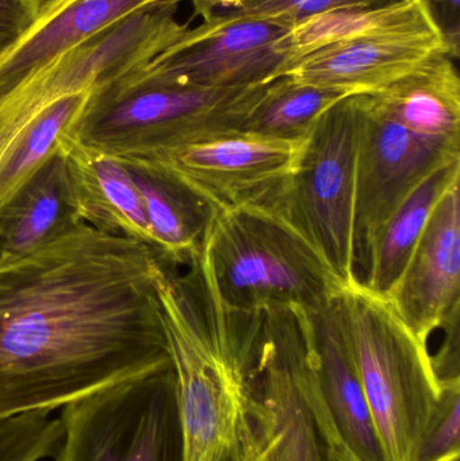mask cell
Instances as JSON below:
<instances>
[{
    "label": "cell",
    "instance_id": "4",
    "mask_svg": "<svg viewBox=\"0 0 460 461\" xmlns=\"http://www.w3.org/2000/svg\"><path fill=\"white\" fill-rule=\"evenodd\" d=\"M364 389L388 461H416L440 400L428 346L388 300L356 281L329 305Z\"/></svg>",
    "mask_w": 460,
    "mask_h": 461
},
{
    "label": "cell",
    "instance_id": "31",
    "mask_svg": "<svg viewBox=\"0 0 460 461\" xmlns=\"http://www.w3.org/2000/svg\"><path fill=\"white\" fill-rule=\"evenodd\" d=\"M331 457H332V461H338L337 459H335L334 456H332V455H331Z\"/></svg>",
    "mask_w": 460,
    "mask_h": 461
},
{
    "label": "cell",
    "instance_id": "26",
    "mask_svg": "<svg viewBox=\"0 0 460 461\" xmlns=\"http://www.w3.org/2000/svg\"><path fill=\"white\" fill-rule=\"evenodd\" d=\"M46 0H0V56L38 21Z\"/></svg>",
    "mask_w": 460,
    "mask_h": 461
},
{
    "label": "cell",
    "instance_id": "24",
    "mask_svg": "<svg viewBox=\"0 0 460 461\" xmlns=\"http://www.w3.org/2000/svg\"><path fill=\"white\" fill-rule=\"evenodd\" d=\"M203 21L261 19L293 27L332 11L370 7L393 0H191Z\"/></svg>",
    "mask_w": 460,
    "mask_h": 461
},
{
    "label": "cell",
    "instance_id": "12",
    "mask_svg": "<svg viewBox=\"0 0 460 461\" xmlns=\"http://www.w3.org/2000/svg\"><path fill=\"white\" fill-rule=\"evenodd\" d=\"M305 140L239 131L149 159L169 170L218 213L257 199L291 176Z\"/></svg>",
    "mask_w": 460,
    "mask_h": 461
},
{
    "label": "cell",
    "instance_id": "14",
    "mask_svg": "<svg viewBox=\"0 0 460 461\" xmlns=\"http://www.w3.org/2000/svg\"><path fill=\"white\" fill-rule=\"evenodd\" d=\"M437 54H448L437 27L389 30L311 51L293 62L286 75L348 96L370 95Z\"/></svg>",
    "mask_w": 460,
    "mask_h": 461
},
{
    "label": "cell",
    "instance_id": "3",
    "mask_svg": "<svg viewBox=\"0 0 460 461\" xmlns=\"http://www.w3.org/2000/svg\"><path fill=\"white\" fill-rule=\"evenodd\" d=\"M280 184L216 213L203 243L216 285L232 306L319 311L345 286L289 215Z\"/></svg>",
    "mask_w": 460,
    "mask_h": 461
},
{
    "label": "cell",
    "instance_id": "29",
    "mask_svg": "<svg viewBox=\"0 0 460 461\" xmlns=\"http://www.w3.org/2000/svg\"><path fill=\"white\" fill-rule=\"evenodd\" d=\"M459 320L460 316L455 317L443 328L446 339L442 348L435 357L431 355L432 366L440 384L460 381Z\"/></svg>",
    "mask_w": 460,
    "mask_h": 461
},
{
    "label": "cell",
    "instance_id": "19",
    "mask_svg": "<svg viewBox=\"0 0 460 461\" xmlns=\"http://www.w3.org/2000/svg\"><path fill=\"white\" fill-rule=\"evenodd\" d=\"M81 224L61 149L0 204V257H23Z\"/></svg>",
    "mask_w": 460,
    "mask_h": 461
},
{
    "label": "cell",
    "instance_id": "6",
    "mask_svg": "<svg viewBox=\"0 0 460 461\" xmlns=\"http://www.w3.org/2000/svg\"><path fill=\"white\" fill-rule=\"evenodd\" d=\"M359 118L358 95L329 108L280 184L289 215L345 287L359 279L354 246Z\"/></svg>",
    "mask_w": 460,
    "mask_h": 461
},
{
    "label": "cell",
    "instance_id": "32",
    "mask_svg": "<svg viewBox=\"0 0 460 461\" xmlns=\"http://www.w3.org/2000/svg\"><path fill=\"white\" fill-rule=\"evenodd\" d=\"M180 2H181V0H180Z\"/></svg>",
    "mask_w": 460,
    "mask_h": 461
},
{
    "label": "cell",
    "instance_id": "17",
    "mask_svg": "<svg viewBox=\"0 0 460 461\" xmlns=\"http://www.w3.org/2000/svg\"><path fill=\"white\" fill-rule=\"evenodd\" d=\"M137 184L156 251L170 265H189L199 252L215 211L153 159L116 157Z\"/></svg>",
    "mask_w": 460,
    "mask_h": 461
},
{
    "label": "cell",
    "instance_id": "13",
    "mask_svg": "<svg viewBox=\"0 0 460 461\" xmlns=\"http://www.w3.org/2000/svg\"><path fill=\"white\" fill-rule=\"evenodd\" d=\"M385 298L427 346L435 330L460 316V183L437 203L407 267Z\"/></svg>",
    "mask_w": 460,
    "mask_h": 461
},
{
    "label": "cell",
    "instance_id": "8",
    "mask_svg": "<svg viewBox=\"0 0 460 461\" xmlns=\"http://www.w3.org/2000/svg\"><path fill=\"white\" fill-rule=\"evenodd\" d=\"M358 97L354 246L356 267L365 271L389 219L432 173L460 161V143L412 131Z\"/></svg>",
    "mask_w": 460,
    "mask_h": 461
},
{
    "label": "cell",
    "instance_id": "20",
    "mask_svg": "<svg viewBox=\"0 0 460 461\" xmlns=\"http://www.w3.org/2000/svg\"><path fill=\"white\" fill-rule=\"evenodd\" d=\"M460 183V161L446 165L424 180L383 227L361 279L386 297L407 267L437 203Z\"/></svg>",
    "mask_w": 460,
    "mask_h": 461
},
{
    "label": "cell",
    "instance_id": "30",
    "mask_svg": "<svg viewBox=\"0 0 460 461\" xmlns=\"http://www.w3.org/2000/svg\"><path fill=\"white\" fill-rule=\"evenodd\" d=\"M246 461H257V459H256V456H254V454H251V456L248 457V459Z\"/></svg>",
    "mask_w": 460,
    "mask_h": 461
},
{
    "label": "cell",
    "instance_id": "5",
    "mask_svg": "<svg viewBox=\"0 0 460 461\" xmlns=\"http://www.w3.org/2000/svg\"><path fill=\"white\" fill-rule=\"evenodd\" d=\"M265 86H177L146 77L138 68L89 91L67 137L110 156L149 158L239 132Z\"/></svg>",
    "mask_w": 460,
    "mask_h": 461
},
{
    "label": "cell",
    "instance_id": "23",
    "mask_svg": "<svg viewBox=\"0 0 460 461\" xmlns=\"http://www.w3.org/2000/svg\"><path fill=\"white\" fill-rule=\"evenodd\" d=\"M89 92L61 97L43 108L0 157V204L7 202L59 149Z\"/></svg>",
    "mask_w": 460,
    "mask_h": 461
},
{
    "label": "cell",
    "instance_id": "9",
    "mask_svg": "<svg viewBox=\"0 0 460 461\" xmlns=\"http://www.w3.org/2000/svg\"><path fill=\"white\" fill-rule=\"evenodd\" d=\"M304 354L302 309H262L257 461H332L302 394Z\"/></svg>",
    "mask_w": 460,
    "mask_h": 461
},
{
    "label": "cell",
    "instance_id": "16",
    "mask_svg": "<svg viewBox=\"0 0 460 461\" xmlns=\"http://www.w3.org/2000/svg\"><path fill=\"white\" fill-rule=\"evenodd\" d=\"M61 153L78 221L110 235L135 239L154 249L145 203L126 165L67 135L61 138Z\"/></svg>",
    "mask_w": 460,
    "mask_h": 461
},
{
    "label": "cell",
    "instance_id": "2",
    "mask_svg": "<svg viewBox=\"0 0 460 461\" xmlns=\"http://www.w3.org/2000/svg\"><path fill=\"white\" fill-rule=\"evenodd\" d=\"M186 276L164 262L157 295L169 347L184 461H246L256 446L262 311L221 295L204 243Z\"/></svg>",
    "mask_w": 460,
    "mask_h": 461
},
{
    "label": "cell",
    "instance_id": "27",
    "mask_svg": "<svg viewBox=\"0 0 460 461\" xmlns=\"http://www.w3.org/2000/svg\"><path fill=\"white\" fill-rule=\"evenodd\" d=\"M447 46L448 56L459 59L460 0H421Z\"/></svg>",
    "mask_w": 460,
    "mask_h": 461
},
{
    "label": "cell",
    "instance_id": "21",
    "mask_svg": "<svg viewBox=\"0 0 460 461\" xmlns=\"http://www.w3.org/2000/svg\"><path fill=\"white\" fill-rule=\"evenodd\" d=\"M428 26L435 24L421 0H393L385 5L346 8L315 16L284 35L280 50L291 68L311 51L332 43L389 30Z\"/></svg>",
    "mask_w": 460,
    "mask_h": 461
},
{
    "label": "cell",
    "instance_id": "25",
    "mask_svg": "<svg viewBox=\"0 0 460 461\" xmlns=\"http://www.w3.org/2000/svg\"><path fill=\"white\" fill-rule=\"evenodd\" d=\"M440 386L439 403L421 438L416 461H459L460 381Z\"/></svg>",
    "mask_w": 460,
    "mask_h": 461
},
{
    "label": "cell",
    "instance_id": "1",
    "mask_svg": "<svg viewBox=\"0 0 460 461\" xmlns=\"http://www.w3.org/2000/svg\"><path fill=\"white\" fill-rule=\"evenodd\" d=\"M165 259L88 224L0 257V419L51 411L172 367L157 295Z\"/></svg>",
    "mask_w": 460,
    "mask_h": 461
},
{
    "label": "cell",
    "instance_id": "28",
    "mask_svg": "<svg viewBox=\"0 0 460 461\" xmlns=\"http://www.w3.org/2000/svg\"><path fill=\"white\" fill-rule=\"evenodd\" d=\"M42 110L30 107L15 95L0 103V157L10 148L19 132Z\"/></svg>",
    "mask_w": 460,
    "mask_h": 461
},
{
    "label": "cell",
    "instance_id": "15",
    "mask_svg": "<svg viewBox=\"0 0 460 461\" xmlns=\"http://www.w3.org/2000/svg\"><path fill=\"white\" fill-rule=\"evenodd\" d=\"M180 0H46L38 21L0 56V103L59 54L140 8Z\"/></svg>",
    "mask_w": 460,
    "mask_h": 461
},
{
    "label": "cell",
    "instance_id": "18",
    "mask_svg": "<svg viewBox=\"0 0 460 461\" xmlns=\"http://www.w3.org/2000/svg\"><path fill=\"white\" fill-rule=\"evenodd\" d=\"M362 96L373 111L412 131L460 143V77L448 54H437L386 88Z\"/></svg>",
    "mask_w": 460,
    "mask_h": 461
},
{
    "label": "cell",
    "instance_id": "10",
    "mask_svg": "<svg viewBox=\"0 0 460 461\" xmlns=\"http://www.w3.org/2000/svg\"><path fill=\"white\" fill-rule=\"evenodd\" d=\"M291 27L261 19L204 21L188 29L140 72L162 83L197 88H248L285 76L280 41Z\"/></svg>",
    "mask_w": 460,
    "mask_h": 461
},
{
    "label": "cell",
    "instance_id": "22",
    "mask_svg": "<svg viewBox=\"0 0 460 461\" xmlns=\"http://www.w3.org/2000/svg\"><path fill=\"white\" fill-rule=\"evenodd\" d=\"M347 96L292 76H281L266 84L248 111L240 132L270 140H307L319 118Z\"/></svg>",
    "mask_w": 460,
    "mask_h": 461
},
{
    "label": "cell",
    "instance_id": "7",
    "mask_svg": "<svg viewBox=\"0 0 460 461\" xmlns=\"http://www.w3.org/2000/svg\"><path fill=\"white\" fill-rule=\"evenodd\" d=\"M56 461H184L173 368L61 408Z\"/></svg>",
    "mask_w": 460,
    "mask_h": 461
},
{
    "label": "cell",
    "instance_id": "11",
    "mask_svg": "<svg viewBox=\"0 0 460 461\" xmlns=\"http://www.w3.org/2000/svg\"><path fill=\"white\" fill-rule=\"evenodd\" d=\"M329 305L315 312L302 309V386L308 411L338 461H388Z\"/></svg>",
    "mask_w": 460,
    "mask_h": 461
}]
</instances>
